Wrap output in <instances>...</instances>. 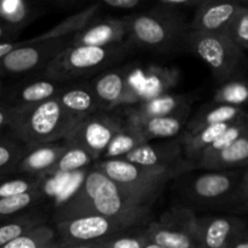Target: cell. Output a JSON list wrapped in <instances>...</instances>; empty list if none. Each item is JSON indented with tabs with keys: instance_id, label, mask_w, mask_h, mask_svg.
Instances as JSON below:
<instances>
[{
	"instance_id": "obj_26",
	"label": "cell",
	"mask_w": 248,
	"mask_h": 248,
	"mask_svg": "<svg viewBox=\"0 0 248 248\" xmlns=\"http://www.w3.org/2000/svg\"><path fill=\"white\" fill-rule=\"evenodd\" d=\"M230 124L210 126L194 133L184 132L181 135L183 157L194 169V165L198 162L202 153L229 127Z\"/></svg>"
},
{
	"instance_id": "obj_41",
	"label": "cell",
	"mask_w": 248,
	"mask_h": 248,
	"mask_svg": "<svg viewBox=\"0 0 248 248\" xmlns=\"http://www.w3.org/2000/svg\"><path fill=\"white\" fill-rule=\"evenodd\" d=\"M14 110L15 107L7 106V104H0V133L2 131H6L7 132Z\"/></svg>"
},
{
	"instance_id": "obj_15",
	"label": "cell",
	"mask_w": 248,
	"mask_h": 248,
	"mask_svg": "<svg viewBox=\"0 0 248 248\" xmlns=\"http://www.w3.org/2000/svg\"><path fill=\"white\" fill-rule=\"evenodd\" d=\"M246 223L236 216H196V232L201 248H228Z\"/></svg>"
},
{
	"instance_id": "obj_44",
	"label": "cell",
	"mask_w": 248,
	"mask_h": 248,
	"mask_svg": "<svg viewBox=\"0 0 248 248\" xmlns=\"http://www.w3.org/2000/svg\"><path fill=\"white\" fill-rule=\"evenodd\" d=\"M104 241L92 242V244H67V242H57V248H106Z\"/></svg>"
},
{
	"instance_id": "obj_13",
	"label": "cell",
	"mask_w": 248,
	"mask_h": 248,
	"mask_svg": "<svg viewBox=\"0 0 248 248\" xmlns=\"http://www.w3.org/2000/svg\"><path fill=\"white\" fill-rule=\"evenodd\" d=\"M99 110L110 111L118 107H131L140 103L127 72L123 69L106 70L97 75L90 84Z\"/></svg>"
},
{
	"instance_id": "obj_49",
	"label": "cell",
	"mask_w": 248,
	"mask_h": 248,
	"mask_svg": "<svg viewBox=\"0 0 248 248\" xmlns=\"http://www.w3.org/2000/svg\"><path fill=\"white\" fill-rule=\"evenodd\" d=\"M53 248H57V244H56V246H55V247H53Z\"/></svg>"
},
{
	"instance_id": "obj_36",
	"label": "cell",
	"mask_w": 248,
	"mask_h": 248,
	"mask_svg": "<svg viewBox=\"0 0 248 248\" xmlns=\"http://www.w3.org/2000/svg\"><path fill=\"white\" fill-rule=\"evenodd\" d=\"M44 183V177L34 176H19L10 177L0 183V199L16 196L19 194L29 193L40 189L41 184Z\"/></svg>"
},
{
	"instance_id": "obj_25",
	"label": "cell",
	"mask_w": 248,
	"mask_h": 248,
	"mask_svg": "<svg viewBox=\"0 0 248 248\" xmlns=\"http://www.w3.org/2000/svg\"><path fill=\"white\" fill-rule=\"evenodd\" d=\"M99 10H101L99 2L90 5V6L80 10L77 14H73L72 16L63 19L62 22L56 24L55 27L48 29L45 33H41L39 34L38 36H34V38L29 39L28 41L35 43V41L57 40V39H67L68 36L73 35V34L75 35V34L79 33L84 27H86L92 19H94V17L98 14Z\"/></svg>"
},
{
	"instance_id": "obj_28",
	"label": "cell",
	"mask_w": 248,
	"mask_h": 248,
	"mask_svg": "<svg viewBox=\"0 0 248 248\" xmlns=\"http://www.w3.org/2000/svg\"><path fill=\"white\" fill-rule=\"evenodd\" d=\"M38 11L31 2L26 0L0 1V19L19 31L35 19Z\"/></svg>"
},
{
	"instance_id": "obj_3",
	"label": "cell",
	"mask_w": 248,
	"mask_h": 248,
	"mask_svg": "<svg viewBox=\"0 0 248 248\" xmlns=\"http://www.w3.org/2000/svg\"><path fill=\"white\" fill-rule=\"evenodd\" d=\"M79 119L70 115L56 98L28 107H15L7 133L23 144H45L64 140Z\"/></svg>"
},
{
	"instance_id": "obj_23",
	"label": "cell",
	"mask_w": 248,
	"mask_h": 248,
	"mask_svg": "<svg viewBox=\"0 0 248 248\" xmlns=\"http://www.w3.org/2000/svg\"><path fill=\"white\" fill-rule=\"evenodd\" d=\"M248 160V132L242 135L232 145L220 150L215 156L196 162L194 169L203 171H227L246 169Z\"/></svg>"
},
{
	"instance_id": "obj_12",
	"label": "cell",
	"mask_w": 248,
	"mask_h": 248,
	"mask_svg": "<svg viewBox=\"0 0 248 248\" xmlns=\"http://www.w3.org/2000/svg\"><path fill=\"white\" fill-rule=\"evenodd\" d=\"M133 164L156 169L176 170L186 173L193 167L184 160L181 136L157 143H145L123 157Z\"/></svg>"
},
{
	"instance_id": "obj_38",
	"label": "cell",
	"mask_w": 248,
	"mask_h": 248,
	"mask_svg": "<svg viewBox=\"0 0 248 248\" xmlns=\"http://www.w3.org/2000/svg\"><path fill=\"white\" fill-rule=\"evenodd\" d=\"M144 227L133 229L115 235L104 241L106 248H143L149 244Z\"/></svg>"
},
{
	"instance_id": "obj_33",
	"label": "cell",
	"mask_w": 248,
	"mask_h": 248,
	"mask_svg": "<svg viewBox=\"0 0 248 248\" xmlns=\"http://www.w3.org/2000/svg\"><path fill=\"white\" fill-rule=\"evenodd\" d=\"M26 144L9 133L0 135V173L12 176L23 156Z\"/></svg>"
},
{
	"instance_id": "obj_17",
	"label": "cell",
	"mask_w": 248,
	"mask_h": 248,
	"mask_svg": "<svg viewBox=\"0 0 248 248\" xmlns=\"http://www.w3.org/2000/svg\"><path fill=\"white\" fill-rule=\"evenodd\" d=\"M64 143H45V144H26L23 156L18 162L15 173L21 176L44 177L65 152Z\"/></svg>"
},
{
	"instance_id": "obj_29",
	"label": "cell",
	"mask_w": 248,
	"mask_h": 248,
	"mask_svg": "<svg viewBox=\"0 0 248 248\" xmlns=\"http://www.w3.org/2000/svg\"><path fill=\"white\" fill-rule=\"evenodd\" d=\"M46 224L43 216L26 212L0 223V247L14 241L17 237L31 232L39 225Z\"/></svg>"
},
{
	"instance_id": "obj_7",
	"label": "cell",
	"mask_w": 248,
	"mask_h": 248,
	"mask_svg": "<svg viewBox=\"0 0 248 248\" xmlns=\"http://www.w3.org/2000/svg\"><path fill=\"white\" fill-rule=\"evenodd\" d=\"M93 169L119 186L140 191L160 193L167 182L182 174L176 170L156 169L128 162L124 159L101 160L93 164Z\"/></svg>"
},
{
	"instance_id": "obj_14",
	"label": "cell",
	"mask_w": 248,
	"mask_h": 248,
	"mask_svg": "<svg viewBox=\"0 0 248 248\" xmlns=\"http://www.w3.org/2000/svg\"><path fill=\"white\" fill-rule=\"evenodd\" d=\"M242 4L236 1L201 0L188 29L205 34H224Z\"/></svg>"
},
{
	"instance_id": "obj_47",
	"label": "cell",
	"mask_w": 248,
	"mask_h": 248,
	"mask_svg": "<svg viewBox=\"0 0 248 248\" xmlns=\"http://www.w3.org/2000/svg\"><path fill=\"white\" fill-rule=\"evenodd\" d=\"M10 177H12V176H9V174H5V173H0V183H1V182H4L5 179L10 178Z\"/></svg>"
},
{
	"instance_id": "obj_9",
	"label": "cell",
	"mask_w": 248,
	"mask_h": 248,
	"mask_svg": "<svg viewBox=\"0 0 248 248\" xmlns=\"http://www.w3.org/2000/svg\"><path fill=\"white\" fill-rule=\"evenodd\" d=\"M124 124L125 120L110 111L98 110L79 121L65 136L63 143L67 147L85 150L92 159L97 160Z\"/></svg>"
},
{
	"instance_id": "obj_18",
	"label": "cell",
	"mask_w": 248,
	"mask_h": 248,
	"mask_svg": "<svg viewBox=\"0 0 248 248\" xmlns=\"http://www.w3.org/2000/svg\"><path fill=\"white\" fill-rule=\"evenodd\" d=\"M189 111L190 109H186L172 115L124 120L128 125L137 128L147 142H150L153 140H167L181 136L189 120Z\"/></svg>"
},
{
	"instance_id": "obj_37",
	"label": "cell",
	"mask_w": 248,
	"mask_h": 248,
	"mask_svg": "<svg viewBox=\"0 0 248 248\" xmlns=\"http://www.w3.org/2000/svg\"><path fill=\"white\" fill-rule=\"evenodd\" d=\"M225 35L229 36L230 40L242 51L246 52L248 50V9L244 4L241 5L240 10L235 17L232 18V23L229 24L225 31Z\"/></svg>"
},
{
	"instance_id": "obj_31",
	"label": "cell",
	"mask_w": 248,
	"mask_h": 248,
	"mask_svg": "<svg viewBox=\"0 0 248 248\" xmlns=\"http://www.w3.org/2000/svg\"><path fill=\"white\" fill-rule=\"evenodd\" d=\"M56 244L55 230L43 224L0 248H53Z\"/></svg>"
},
{
	"instance_id": "obj_5",
	"label": "cell",
	"mask_w": 248,
	"mask_h": 248,
	"mask_svg": "<svg viewBox=\"0 0 248 248\" xmlns=\"http://www.w3.org/2000/svg\"><path fill=\"white\" fill-rule=\"evenodd\" d=\"M128 44L96 47L68 45L45 68L47 79L57 82L87 78L103 72L128 52Z\"/></svg>"
},
{
	"instance_id": "obj_21",
	"label": "cell",
	"mask_w": 248,
	"mask_h": 248,
	"mask_svg": "<svg viewBox=\"0 0 248 248\" xmlns=\"http://www.w3.org/2000/svg\"><path fill=\"white\" fill-rule=\"evenodd\" d=\"M190 109L188 99L179 94H162L149 101L142 102L136 106L127 107L125 119H145L166 116Z\"/></svg>"
},
{
	"instance_id": "obj_50",
	"label": "cell",
	"mask_w": 248,
	"mask_h": 248,
	"mask_svg": "<svg viewBox=\"0 0 248 248\" xmlns=\"http://www.w3.org/2000/svg\"><path fill=\"white\" fill-rule=\"evenodd\" d=\"M200 248H201V247H200Z\"/></svg>"
},
{
	"instance_id": "obj_27",
	"label": "cell",
	"mask_w": 248,
	"mask_h": 248,
	"mask_svg": "<svg viewBox=\"0 0 248 248\" xmlns=\"http://www.w3.org/2000/svg\"><path fill=\"white\" fill-rule=\"evenodd\" d=\"M145 143L148 142L143 137L142 133L136 127L125 123L123 127L115 133L107 149L102 154V157H103V160L123 159L128 153H131L140 145L145 144Z\"/></svg>"
},
{
	"instance_id": "obj_48",
	"label": "cell",
	"mask_w": 248,
	"mask_h": 248,
	"mask_svg": "<svg viewBox=\"0 0 248 248\" xmlns=\"http://www.w3.org/2000/svg\"><path fill=\"white\" fill-rule=\"evenodd\" d=\"M1 90H2V86H1V82H0V96H1Z\"/></svg>"
},
{
	"instance_id": "obj_8",
	"label": "cell",
	"mask_w": 248,
	"mask_h": 248,
	"mask_svg": "<svg viewBox=\"0 0 248 248\" xmlns=\"http://www.w3.org/2000/svg\"><path fill=\"white\" fill-rule=\"evenodd\" d=\"M196 216L194 211L177 205L166 211L159 220L148 223L145 234L150 242L164 248H200Z\"/></svg>"
},
{
	"instance_id": "obj_11",
	"label": "cell",
	"mask_w": 248,
	"mask_h": 248,
	"mask_svg": "<svg viewBox=\"0 0 248 248\" xmlns=\"http://www.w3.org/2000/svg\"><path fill=\"white\" fill-rule=\"evenodd\" d=\"M130 229L133 228L120 220L99 215H85L57 222L56 234L60 236V242L92 244L108 240Z\"/></svg>"
},
{
	"instance_id": "obj_43",
	"label": "cell",
	"mask_w": 248,
	"mask_h": 248,
	"mask_svg": "<svg viewBox=\"0 0 248 248\" xmlns=\"http://www.w3.org/2000/svg\"><path fill=\"white\" fill-rule=\"evenodd\" d=\"M228 248H248V232L247 229L242 230L239 235L234 237Z\"/></svg>"
},
{
	"instance_id": "obj_2",
	"label": "cell",
	"mask_w": 248,
	"mask_h": 248,
	"mask_svg": "<svg viewBox=\"0 0 248 248\" xmlns=\"http://www.w3.org/2000/svg\"><path fill=\"white\" fill-rule=\"evenodd\" d=\"M181 206L200 211H240L246 208L248 174L246 170L203 171L179 174L173 179Z\"/></svg>"
},
{
	"instance_id": "obj_30",
	"label": "cell",
	"mask_w": 248,
	"mask_h": 248,
	"mask_svg": "<svg viewBox=\"0 0 248 248\" xmlns=\"http://www.w3.org/2000/svg\"><path fill=\"white\" fill-rule=\"evenodd\" d=\"M44 193L41 189L19 194L16 196L0 199V223L7 219L29 212L33 207L44 200Z\"/></svg>"
},
{
	"instance_id": "obj_1",
	"label": "cell",
	"mask_w": 248,
	"mask_h": 248,
	"mask_svg": "<svg viewBox=\"0 0 248 248\" xmlns=\"http://www.w3.org/2000/svg\"><path fill=\"white\" fill-rule=\"evenodd\" d=\"M159 196L160 193L119 186L92 167L74 195L61 206L57 222L85 215H99L132 228L145 227L152 222V206Z\"/></svg>"
},
{
	"instance_id": "obj_24",
	"label": "cell",
	"mask_w": 248,
	"mask_h": 248,
	"mask_svg": "<svg viewBox=\"0 0 248 248\" xmlns=\"http://www.w3.org/2000/svg\"><path fill=\"white\" fill-rule=\"evenodd\" d=\"M63 85L51 79H40L17 86L10 97L7 106L28 107L55 98Z\"/></svg>"
},
{
	"instance_id": "obj_19",
	"label": "cell",
	"mask_w": 248,
	"mask_h": 248,
	"mask_svg": "<svg viewBox=\"0 0 248 248\" xmlns=\"http://www.w3.org/2000/svg\"><path fill=\"white\" fill-rule=\"evenodd\" d=\"M127 77L140 103L166 94L167 90L177 80L173 72L164 67H149L145 70H136L133 75L127 72Z\"/></svg>"
},
{
	"instance_id": "obj_4",
	"label": "cell",
	"mask_w": 248,
	"mask_h": 248,
	"mask_svg": "<svg viewBox=\"0 0 248 248\" xmlns=\"http://www.w3.org/2000/svg\"><path fill=\"white\" fill-rule=\"evenodd\" d=\"M126 35L133 45L153 52H171L181 48L188 24L181 12L155 5L152 10L124 17Z\"/></svg>"
},
{
	"instance_id": "obj_32",
	"label": "cell",
	"mask_w": 248,
	"mask_h": 248,
	"mask_svg": "<svg viewBox=\"0 0 248 248\" xmlns=\"http://www.w3.org/2000/svg\"><path fill=\"white\" fill-rule=\"evenodd\" d=\"M92 161H94V160L85 150L74 147H67L65 152L61 155L60 159L51 167L46 176L68 174L72 173V172H77L91 165Z\"/></svg>"
},
{
	"instance_id": "obj_45",
	"label": "cell",
	"mask_w": 248,
	"mask_h": 248,
	"mask_svg": "<svg viewBox=\"0 0 248 248\" xmlns=\"http://www.w3.org/2000/svg\"><path fill=\"white\" fill-rule=\"evenodd\" d=\"M22 44H23V41H18V43H16V41H2V43H0V60L5 57L9 52H11L12 50L19 47Z\"/></svg>"
},
{
	"instance_id": "obj_6",
	"label": "cell",
	"mask_w": 248,
	"mask_h": 248,
	"mask_svg": "<svg viewBox=\"0 0 248 248\" xmlns=\"http://www.w3.org/2000/svg\"><path fill=\"white\" fill-rule=\"evenodd\" d=\"M182 47L202 60L219 82L237 79L246 63V55L225 34L188 31Z\"/></svg>"
},
{
	"instance_id": "obj_46",
	"label": "cell",
	"mask_w": 248,
	"mask_h": 248,
	"mask_svg": "<svg viewBox=\"0 0 248 248\" xmlns=\"http://www.w3.org/2000/svg\"><path fill=\"white\" fill-rule=\"evenodd\" d=\"M143 248H164V247L159 246V245H156V244H153V242H149L147 246H144Z\"/></svg>"
},
{
	"instance_id": "obj_39",
	"label": "cell",
	"mask_w": 248,
	"mask_h": 248,
	"mask_svg": "<svg viewBox=\"0 0 248 248\" xmlns=\"http://www.w3.org/2000/svg\"><path fill=\"white\" fill-rule=\"evenodd\" d=\"M201 0H160L156 4L160 6L165 7V9L172 10V11L176 12H183L186 10L190 9H196L199 4H200Z\"/></svg>"
},
{
	"instance_id": "obj_40",
	"label": "cell",
	"mask_w": 248,
	"mask_h": 248,
	"mask_svg": "<svg viewBox=\"0 0 248 248\" xmlns=\"http://www.w3.org/2000/svg\"><path fill=\"white\" fill-rule=\"evenodd\" d=\"M140 0H104L99 2L102 7H108V9L115 10H136L142 5Z\"/></svg>"
},
{
	"instance_id": "obj_16",
	"label": "cell",
	"mask_w": 248,
	"mask_h": 248,
	"mask_svg": "<svg viewBox=\"0 0 248 248\" xmlns=\"http://www.w3.org/2000/svg\"><path fill=\"white\" fill-rule=\"evenodd\" d=\"M126 36V27L121 18L92 19L86 27L70 39V45L106 46L123 44Z\"/></svg>"
},
{
	"instance_id": "obj_42",
	"label": "cell",
	"mask_w": 248,
	"mask_h": 248,
	"mask_svg": "<svg viewBox=\"0 0 248 248\" xmlns=\"http://www.w3.org/2000/svg\"><path fill=\"white\" fill-rule=\"evenodd\" d=\"M18 33L19 31L12 28V27H10L9 24H6L4 21L0 19V43H2V41H9L10 39L15 38Z\"/></svg>"
},
{
	"instance_id": "obj_10",
	"label": "cell",
	"mask_w": 248,
	"mask_h": 248,
	"mask_svg": "<svg viewBox=\"0 0 248 248\" xmlns=\"http://www.w3.org/2000/svg\"><path fill=\"white\" fill-rule=\"evenodd\" d=\"M70 40L57 39L45 41H23L19 47L15 48L0 60V77L23 75L46 68V65L62 52Z\"/></svg>"
},
{
	"instance_id": "obj_35",
	"label": "cell",
	"mask_w": 248,
	"mask_h": 248,
	"mask_svg": "<svg viewBox=\"0 0 248 248\" xmlns=\"http://www.w3.org/2000/svg\"><path fill=\"white\" fill-rule=\"evenodd\" d=\"M248 99V87L244 80L234 79L224 82L219 89L216 91L213 102L228 106L241 107Z\"/></svg>"
},
{
	"instance_id": "obj_20",
	"label": "cell",
	"mask_w": 248,
	"mask_h": 248,
	"mask_svg": "<svg viewBox=\"0 0 248 248\" xmlns=\"http://www.w3.org/2000/svg\"><path fill=\"white\" fill-rule=\"evenodd\" d=\"M55 98L67 113L79 120L99 110L96 96L90 84L62 86Z\"/></svg>"
},
{
	"instance_id": "obj_34",
	"label": "cell",
	"mask_w": 248,
	"mask_h": 248,
	"mask_svg": "<svg viewBox=\"0 0 248 248\" xmlns=\"http://www.w3.org/2000/svg\"><path fill=\"white\" fill-rule=\"evenodd\" d=\"M248 132V121H247V114L246 115L241 116L237 120L230 123L229 127L202 153V155L200 156L199 161H202V160H207L210 157L215 156L217 153H219L220 150L225 149L229 145H232V143L236 140H239L242 135ZM195 166V165H194Z\"/></svg>"
},
{
	"instance_id": "obj_22",
	"label": "cell",
	"mask_w": 248,
	"mask_h": 248,
	"mask_svg": "<svg viewBox=\"0 0 248 248\" xmlns=\"http://www.w3.org/2000/svg\"><path fill=\"white\" fill-rule=\"evenodd\" d=\"M244 115H246V113L241 107L228 106V104L212 102V103L201 107L196 111L195 115L189 119L186 128H184V132L194 133L202 130V128L210 127V126L230 124Z\"/></svg>"
}]
</instances>
